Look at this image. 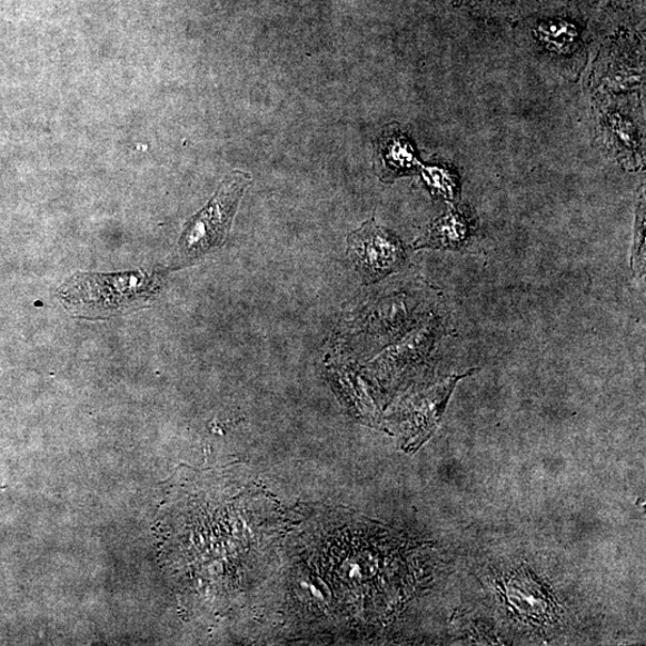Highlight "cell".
<instances>
[{
    "label": "cell",
    "instance_id": "1",
    "mask_svg": "<svg viewBox=\"0 0 646 646\" xmlns=\"http://www.w3.org/2000/svg\"><path fill=\"white\" fill-rule=\"evenodd\" d=\"M160 289V277L149 272L78 275L61 287L59 297L74 315L106 318L147 305Z\"/></svg>",
    "mask_w": 646,
    "mask_h": 646
},
{
    "label": "cell",
    "instance_id": "2",
    "mask_svg": "<svg viewBox=\"0 0 646 646\" xmlns=\"http://www.w3.org/2000/svg\"><path fill=\"white\" fill-rule=\"evenodd\" d=\"M249 181L250 178L245 172H232L220 185L208 207L189 220L179 242L180 261H192L225 245Z\"/></svg>",
    "mask_w": 646,
    "mask_h": 646
},
{
    "label": "cell",
    "instance_id": "3",
    "mask_svg": "<svg viewBox=\"0 0 646 646\" xmlns=\"http://www.w3.org/2000/svg\"><path fill=\"white\" fill-rule=\"evenodd\" d=\"M348 255L366 282H375L397 272L405 262V249L398 236L367 222L348 239Z\"/></svg>",
    "mask_w": 646,
    "mask_h": 646
},
{
    "label": "cell",
    "instance_id": "4",
    "mask_svg": "<svg viewBox=\"0 0 646 646\" xmlns=\"http://www.w3.org/2000/svg\"><path fill=\"white\" fill-rule=\"evenodd\" d=\"M470 233L468 213L459 209H451L445 217L437 219L415 246L416 248L460 250L468 246Z\"/></svg>",
    "mask_w": 646,
    "mask_h": 646
},
{
    "label": "cell",
    "instance_id": "5",
    "mask_svg": "<svg viewBox=\"0 0 646 646\" xmlns=\"http://www.w3.org/2000/svg\"><path fill=\"white\" fill-rule=\"evenodd\" d=\"M538 38L547 50L565 53L574 49L578 39V31L570 22L548 21L539 26Z\"/></svg>",
    "mask_w": 646,
    "mask_h": 646
},
{
    "label": "cell",
    "instance_id": "6",
    "mask_svg": "<svg viewBox=\"0 0 646 646\" xmlns=\"http://www.w3.org/2000/svg\"><path fill=\"white\" fill-rule=\"evenodd\" d=\"M385 160L396 170L408 169L415 165L414 152L404 140H394L389 143Z\"/></svg>",
    "mask_w": 646,
    "mask_h": 646
},
{
    "label": "cell",
    "instance_id": "7",
    "mask_svg": "<svg viewBox=\"0 0 646 646\" xmlns=\"http://www.w3.org/2000/svg\"><path fill=\"white\" fill-rule=\"evenodd\" d=\"M427 180L430 186L440 195L451 197L454 195L455 183L450 179L448 172L437 169L428 170Z\"/></svg>",
    "mask_w": 646,
    "mask_h": 646
}]
</instances>
